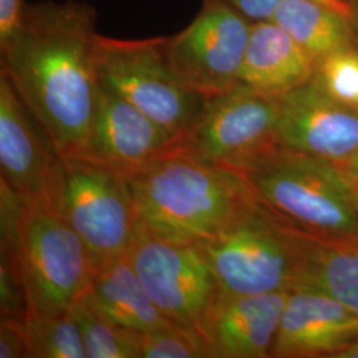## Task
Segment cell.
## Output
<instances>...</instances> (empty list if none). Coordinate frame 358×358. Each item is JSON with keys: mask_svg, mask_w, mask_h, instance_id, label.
<instances>
[{"mask_svg": "<svg viewBox=\"0 0 358 358\" xmlns=\"http://www.w3.org/2000/svg\"><path fill=\"white\" fill-rule=\"evenodd\" d=\"M24 7L23 0H0V47L15 36L22 23Z\"/></svg>", "mask_w": 358, "mask_h": 358, "instance_id": "obj_26", "label": "cell"}, {"mask_svg": "<svg viewBox=\"0 0 358 358\" xmlns=\"http://www.w3.org/2000/svg\"><path fill=\"white\" fill-rule=\"evenodd\" d=\"M122 174L140 224L179 243L210 239L252 199L238 173L178 150Z\"/></svg>", "mask_w": 358, "mask_h": 358, "instance_id": "obj_2", "label": "cell"}, {"mask_svg": "<svg viewBox=\"0 0 358 358\" xmlns=\"http://www.w3.org/2000/svg\"><path fill=\"white\" fill-rule=\"evenodd\" d=\"M0 252L20 273L28 310H66L90 289L94 272L90 254L47 198L24 199L13 243L1 245Z\"/></svg>", "mask_w": 358, "mask_h": 358, "instance_id": "obj_6", "label": "cell"}, {"mask_svg": "<svg viewBox=\"0 0 358 358\" xmlns=\"http://www.w3.org/2000/svg\"><path fill=\"white\" fill-rule=\"evenodd\" d=\"M177 138L103 84L96 115L81 157L121 173L176 150Z\"/></svg>", "mask_w": 358, "mask_h": 358, "instance_id": "obj_13", "label": "cell"}, {"mask_svg": "<svg viewBox=\"0 0 358 358\" xmlns=\"http://www.w3.org/2000/svg\"><path fill=\"white\" fill-rule=\"evenodd\" d=\"M232 171L256 201L300 230L358 241L356 187L332 161L279 143Z\"/></svg>", "mask_w": 358, "mask_h": 358, "instance_id": "obj_3", "label": "cell"}, {"mask_svg": "<svg viewBox=\"0 0 358 358\" xmlns=\"http://www.w3.org/2000/svg\"><path fill=\"white\" fill-rule=\"evenodd\" d=\"M97 13L81 0L26 4L19 29L0 47L1 72L57 153H83L96 115Z\"/></svg>", "mask_w": 358, "mask_h": 358, "instance_id": "obj_1", "label": "cell"}, {"mask_svg": "<svg viewBox=\"0 0 358 358\" xmlns=\"http://www.w3.org/2000/svg\"><path fill=\"white\" fill-rule=\"evenodd\" d=\"M100 84L133 103L179 140L201 113L206 97L174 72L161 38L99 35ZM178 142V141H177Z\"/></svg>", "mask_w": 358, "mask_h": 358, "instance_id": "obj_7", "label": "cell"}, {"mask_svg": "<svg viewBox=\"0 0 358 358\" xmlns=\"http://www.w3.org/2000/svg\"><path fill=\"white\" fill-rule=\"evenodd\" d=\"M355 183V182H353ZM355 187H356V202H357V208H358V185L355 183Z\"/></svg>", "mask_w": 358, "mask_h": 358, "instance_id": "obj_32", "label": "cell"}, {"mask_svg": "<svg viewBox=\"0 0 358 358\" xmlns=\"http://www.w3.org/2000/svg\"><path fill=\"white\" fill-rule=\"evenodd\" d=\"M279 100L280 143L343 165L358 152V106L334 99L313 77Z\"/></svg>", "mask_w": 358, "mask_h": 358, "instance_id": "obj_11", "label": "cell"}, {"mask_svg": "<svg viewBox=\"0 0 358 358\" xmlns=\"http://www.w3.org/2000/svg\"><path fill=\"white\" fill-rule=\"evenodd\" d=\"M344 170L346 176L358 185V152L353 157H350L343 165H338Z\"/></svg>", "mask_w": 358, "mask_h": 358, "instance_id": "obj_29", "label": "cell"}, {"mask_svg": "<svg viewBox=\"0 0 358 358\" xmlns=\"http://www.w3.org/2000/svg\"><path fill=\"white\" fill-rule=\"evenodd\" d=\"M227 4L252 22L271 20L282 0H203Z\"/></svg>", "mask_w": 358, "mask_h": 358, "instance_id": "obj_27", "label": "cell"}, {"mask_svg": "<svg viewBox=\"0 0 358 358\" xmlns=\"http://www.w3.org/2000/svg\"><path fill=\"white\" fill-rule=\"evenodd\" d=\"M127 256L162 315L198 329L219 291L202 250L196 244L169 241L138 224Z\"/></svg>", "mask_w": 358, "mask_h": 358, "instance_id": "obj_9", "label": "cell"}, {"mask_svg": "<svg viewBox=\"0 0 358 358\" xmlns=\"http://www.w3.org/2000/svg\"><path fill=\"white\" fill-rule=\"evenodd\" d=\"M23 321L27 358H87L71 308L59 312L28 310Z\"/></svg>", "mask_w": 358, "mask_h": 358, "instance_id": "obj_20", "label": "cell"}, {"mask_svg": "<svg viewBox=\"0 0 358 358\" xmlns=\"http://www.w3.org/2000/svg\"><path fill=\"white\" fill-rule=\"evenodd\" d=\"M136 337L141 358H210L205 337L195 328L171 324Z\"/></svg>", "mask_w": 358, "mask_h": 358, "instance_id": "obj_22", "label": "cell"}, {"mask_svg": "<svg viewBox=\"0 0 358 358\" xmlns=\"http://www.w3.org/2000/svg\"><path fill=\"white\" fill-rule=\"evenodd\" d=\"M358 336V315L309 287L289 292L271 357L332 358Z\"/></svg>", "mask_w": 358, "mask_h": 358, "instance_id": "obj_15", "label": "cell"}, {"mask_svg": "<svg viewBox=\"0 0 358 358\" xmlns=\"http://www.w3.org/2000/svg\"><path fill=\"white\" fill-rule=\"evenodd\" d=\"M332 358H358V336L340 352H337Z\"/></svg>", "mask_w": 358, "mask_h": 358, "instance_id": "obj_30", "label": "cell"}, {"mask_svg": "<svg viewBox=\"0 0 358 358\" xmlns=\"http://www.w3.org/2000/svg\"><path fill=\"white\" fill-rule=\"evenodd\" d=\"M87 358H141L136 333L108 319L92 301L88 291L71 307Z\"/></svg>", "mask_w": 358, "mask_h": 358, "instance_id": "obj_21", "label": "cell"}, {"mask_svg": "<svg viewBox=\"0 0 358 358\" xmlns=\"http://www.w3.org/2000/svg\"><path fill=\"white\" fill-rule=\"evenodd\" d=\"M0 358H27L26 329L23 317H0Z\"/></svg>", "mask_w": 358, "mask_h": 358, "instance_id": "obj_25", "label": "cell"}, {"mask_svg": "<svg viewBox=\"0 0 358 358\" xmlns=\"http://www.w3.org/2000/svg\"><path fill=\"white\" fill-rule=\"evenodd\" d=\"M322 4L333 8L337 13H343L349 17V1L348 0H317Z\"/></svg>", "mask_w": 358, "mask_h": 358, "instance_id": "obj_31", "label": "cell"}, {"mask_svg": "<svg viewBox=\"0 0 358 358\" xmlns=\"http://www.w3.org/2000/svg\"><path fill=\"white\" fill-rule=\"evenodd\" d=\"M329 294L358 315V241L320 238L304 232L297 287Z\"/></svg>", "mask_w": 358, "mask_h": 358, "instance_id": "obj_19", "label": "cell"}, {"mask_svg": "<svg viewBox=\"0 0 358 358\" xmlns=\"http://www.w3.org/2000/svg\"><path fill=\"white\" fill-rule=\"evenodd\" d=\"M88 294L108 319L131 332H152L176 324L154 304L127 255L94 269Z\"/></svg>", "mask_w": 358, "mask_h": 358, "instance_id": "obj_17", "label": "cell"}, {"mask_svg": "<svg viewBox=\"0 0 358 358\" xmlns=\"http://www.w3.org/2000/svg\"><path fill=\"white\" fill-rule=\"evenodd\" d=\"M349 1V20L352 24L353 38H355V50L358 52V0Z\"/></svg>", "mask_w": 358, "mask_h": 358, "instance_id": "obj_28", "label": "cell"}, {"mask_svg": "<svg viewBox=\"0 0 358 358\" xmlns=\"http://www.w3.org/2000/svg\"><path fill=\"white\" fill-rule=\"evenodd\" d=\"M252 23L227 4L203 1L201 13L189 26L164 36L167 62L206 99L229 90L239 83Z\"/></svg>", "mask_w": 358, "mask_h": 358, "instance_id": "obj_10", "label": "cell"}, {"mask_svg": "<svg viewBox=\"0 0 358 358\" xmlns=\"http://www.w3.org/2000/svg\"><path fill=\"white\" fill-rule=\"evenodd\" d=\"M289 292L244 294L219 289L198 327L210 358L271 357Z\"/></svg>", "mask_w": 358, "mask_h": 358, "instance_id": "obj_12", "label": "cell"}, {"mask_svg": "<svg viewBox=\"0 0 358 358\" xmlns=\"http://www.w3.org/2000/svg\"><path fill=\"white\" fill-rule=\"evenodd\" d=\"M279 143V100L238 83L206 99L176 150L236 170Z\"/></svg>", "mask_w": 358, "mask_h": 358, "instance_id": "obj_8", "label": "cell"}, {"mask_svg": "<svg viewBox=\"0 0 358 358\" xmlns=\"http://www.w3.org/2000/svg\"><path fill=\"white\" fill-rule=\"evenodd\" d=\"M271 20L292 36L316 66L334 53L355 50L349 17L317 0H282Z\"/></svg>", "mask_w": 358, "mask_h": 358, "instance_id": "obj_18", "label": "cell"}, {"mask_svg": "<svg viewBox=\"0 0 358 358\" xmlns=\"http://www.w3.org/2000/svg\"><path fill=\"white\" fill-rule=\"evenodd\" d=\"M315 72V62L282 27L272 20L252 23L239 83L279 99L306 84Z\"/></svg>", "mask_w": 358, "mask_h": 358, "instance_id": "obj_16", "label": "cell"}, {"mask_svg": "<svg viewBox=\"0 0 358 358\" xmlns=\"http://www.w3.org/2000/svg\"><path fill=\"white\" fill-rule=\"evenodd\" d=\"M28 310L26 291L13 259L0 252V315L24 317Z\"/></svg>", "mask_w": 358, "mask_h": 358, "instance_id": "obj_24", "label": "cell"}, {"mask_svg": "<svg viewBox=\"0 0 358 358\" xmlns=\"http://www.w3.org/2000/svg\"><path fill=\"white\" fill-rule=\"evenodd\" d=\"M59 157L45 130L0 73L1 179L24 199L47 198Z\"/></svg>", "mask_w": 358, "mask_h": 358, "instance_id": "obj_14", "label": "cell"}, {"mask_svg": "<svg viewBox=\"0 0 358 358\" xmlns=\"http://www.w3.org/2000/svg\"><path fill=\"white\" fill-rule=\"evenodd\" d=\"M304 232L252 199L205 242L219 289L231 294L292 291L301 276Z\"/></svg>", "mask_w": 358, "mask_h": 358, "instance_id": "obj_4", "label": "cell"}, {"mask_svg": "<svg viewBox=\"0 0 358 358\" xmlns=\"http://www.w3.org/2000/svg\"><path fill=\"white\" fill-rule=\"evenodd\" d=\"M47 199L81 238L93 268L127 255L140 222L121 171L60 154Z\"/></svg>", "mask_w": 358, "mask_h": 358, "instance_id": "obj_5", "label": "cell"}, {"mask_svg": "<svg viewBox=\"0 0 358 358\" xmlns=\"http://www.w3.org/2000/svg\"><path fill=\"white\" fill-rule=\"evenodd\" d=\"M315 77L334 99L358 106V52H338L316 66Z\"/></svg>", "mask_w": 358, "mask_h": 358, "instance_id": "obj_23", "label": "cell"}]
</instances>
